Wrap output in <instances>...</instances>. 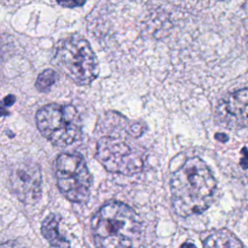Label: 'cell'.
<instances>
[{"label":"cell","mask_w":248,"mask_h":248,"mask_svg":"<svg viewBox=\"0 0 248 248\" xmlns=\"http://www.w3.org/2000/svg\"><path fill=\"white\" fill-rule=\"evenodd\" d=\"M215 139L221 142H226L229 140V137L224 134V133H216L215 134Z\"/></svg>","instance_id":"9a60e30c"},{"label":"cell","mask_w":248,"mask_h":248,"mask_svg":"<svg viewBox=\"0 0 248 248\" xmlns=\"http://www.w3.org/2000/svg\"><path fill=\"white\" fill-rule=\"evenodd\" d=\"M36 123L41 134L58 146H66L81 137V119L71 105L48 104L36 113Z\"/></svg>","instance_id":"5b68a950"},{"label":"cell","mask_w":248,"mask_h":248,"mask_svg":"<svg viewBox=\"0 0 248 248\" xmlns=\"http://www.w3.org/2000/svg\"><path fill=\"white\" fill-rule=\"evenodd\" d=\"M0 248H25L23 245L16 241H7L5 243L0 244Z\"/></svg>","instance_id":"5bb4252c"},{"label":"cell","mask_w":248,"mask_h":248,"mask_svg":"<svg viewBox=\"0 0 248 248\" xmlns=\"http://www.w3.org/2000/svg\"><path fill=\"white\" fill-rule=\"evenodd\" d=\"M13 193L25 204L36 203L42 195V174L39 166L31 161L14 165L9 174Z\"/></svg>","instance_id":"52a82bcc"},{"label":"cell","mask_w":248,"mask_h":248,"mask_svg":"<svg viewBox=\"0 0 248 248\" xmlns=\"http://www.w3.org/2000/svg\"><path fill=\"white\" fill-rule=\"evenodd\" d=\"M56 79L57 74L53 70H46L38 77L35 83L36 88L41 92H46L56 81Z\"/></svg>","instance_id":"8fae6325"},{"label":"cell","mask_w":248,"mask_h":248,"mask_svg":"<svg viewBox=\"0 0 248 248\" xmlns=\"http://www.w3.org/2000/svg\"><path fill=\"white\" fill-rule=\"evenodd\" d=\"M1 56H2V41L0 38V60H1Z\"/></svg>","instance_id":"e0dca14e"},{"label":"cell","mask_w":248,"mask_h":248,"mask_svg":"<svg viewBox=\"0 0 248 248\" xmlns=\"http://www.w3.org/2000/svg\"><path fill=\"white\" fill-rule=\"evenodd\" d=\"M55 176L60 192L67 200L83 202L88 199L91 175L80 156L68 153L58 156L55 162Z\"/></svg>","instance_id":"8992f818"},{"label":"cell","mask_w":248,"mask_h":248,"mask_svg":"<svg viewBox=\"0 0 248 248\" xmlns=\"http://www.w3.org/2000/svg\"><path fill=\"white\" fill-rule=\"evenodd\" d=\"M170 186L174 212L188 217L210 206L217 184L205 162L192 157L173 172Z\"/></svg>","instance_id":"6da1fadb"},{"label":"cell","mask_w":248,"mask_h":248,"mask_svg":"<svg viewBox=\"0 0 248 248\" xmlns=\"http://www.w3.org/2000/svg\"><path fill=\"white\" fill-rule=\"evenodd\" d=\"M203 248H244V246L231 231L220 229L205 237Z\"/></svg>","instance_id":"9c48e42d"},{"label":"cell","mask_w":248,"mask_h":248,"mask_svg":"<svg viewBox=\"0 0 248 248\" xmlns=\"http://www.w3.org/2000/svg\"><path fill=\"white\" fill-rule=\"evenodd\" d=\"M240 152L242 154V158H241L239 164L242 166V168L244 170H246L248 168V147L242 148V150Z\"/></svg>","instance_id":"4fadbf2b"},{"label":"cell","mask_w":248,"mask_h":248,"mask_svg":"<svg viewBox=\"0 0 248 248\" xmlns=\"http://www.w3.org/2000/svg\"><path fill=\"white\" fill-rule=\"evenodd\" d=\"M179 248H197V246H196L193 242H189V241H187V242L182 243V244L180 245V247H179Z\"/></svg>","instance_id":"2e32d148"},{"label":"cell","mask_w":248,"mask_h":248,"mask_svg":"<svg viewBox=\"0 0 248 248\" xmlns=\"http://www.w3.org/2000/svg\"><path fill=\"white\" fill-rule=\"evenodd\" d=\"M124 133L103 136L97 142L96 158L110 172L132 175L143 168V149Z\"/></svg>","instance_id":"3957f363"},{"label":"cell","mask_w":248,"mask_h":248,"mask_svg":"<svg viewBox=\"0 0 248 248\" xmlns=\"http://www.w3.org/2000/svg\"><path fill=\"white\" fill-rule=\"evenodd\" d=\"M55 64L78 85H87L98 76V63L89 43L80 36L73 35L57 46Z\"/></svg>","instance_id":"277c9868"},{"label":"cell","mask_w":248,"mask_h":248,"mask_svg":"<svg viewBox=\"0 0 248 248\" xmlns=\"http://www.w3.org/2000/svg\"><path fill=\"white\" fill-rule=\"evenodd\" d=\"M96 248H142L144 231L137 212L126 203L111 201L92 219Z\"/></svg>","instance_id":"7a4b0ae2"},{"label":"cell","mask_w":248,"mask_h":248,"mask_svg":"<svg viewBox=\"0 0 248 248\" xmlns=\"http://www.w3.org/2000/svg\"><path fill=\"white\" fill-rule=\"evenodd\" d=\"M218 116L229 129L248 126V88L231 93L220 106Z\"/></svg>","instance_id":"ba28073f"},{"label":"cell","mask_w":248,"mask_h":248,"mask_svg":"<svg viewBox=\"0 0 248 248\" xmlns=\"http://www.w3.org/2000/svg\"><path fill=\"white\" fill-rule=\"evenodd\" d=\"M42 233L52 246L58 248H69V241L59 231V221L56 215H47L42 223Z\"/></svg>","instance_id":"30bf717a"},{"label":"cell","mask_w":248,"mask_h":248,"mask_svg":"<svg viewBox=\"0 0 248 248\" xmlns=\"http://www.w3.org/2000/svg\"><path fill=\"white\" fill-rule=\"evenodd\" d=\"M85 1L86 0H57V3L65 8H76L82 6Z\"/></svg>","instance_id":"7c38bea8"}]
</instances>
